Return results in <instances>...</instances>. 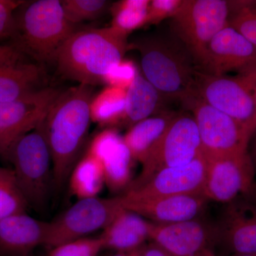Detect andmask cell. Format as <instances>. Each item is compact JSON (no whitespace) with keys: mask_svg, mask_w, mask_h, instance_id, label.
I'll return each instance as SVG.
<instances>
[{"mask_svg":"<svg viewBox=\"0 0 256 256\" xmlns=\"http://www.w3.org/2000/svg\"><path fill=\"white\" fill-rule=\"evenodd\" d=\"M150 239L172 256H217L216 225L195 218L170 224L152 223Z\"/></svg>","mask_w":256,"mask_h":256,"instance_id":"4fadbf2b","label":"cell"},{"mask_svg":"<svg viewBox=\"0 0 256 256\" xmlns=\"http://www.w3.org/2000/svg\"><path fill=\"white\" fill-rule=\"evenodd\" d=\"M120 196L79 200L53 222H48L44 246L48 248L104 230L124 210Z\"/></svg>","mask_w":256,"mask_h":256,"instance_id":"9c48e42d","label":"cell"},{"mask_svg":"<svg viewBox=\"0 0 256 256\" xmlns=\"http://www.w3.org/2000/svg\"><path fill=\"white\" fill-rule=\"evenodd\" d=\"M22 53L12 45H0V65L23 60Z\"/></svg>","mask_w":256,"mask_h":256,"instance_id":"836d02e7","label":"cell"},{"mask_svg":"<svg viewBox=\"0 0 256 256\" xmlns=\"http://www.w3.org/2000/svg\"><path fill=\"white\" fill-rule=\"evenodd\" d=\"M220 242L233 254H256V204L248 198L227 204L216 224Z\"/></svg>","mask_w":256,"mask_h":256,"instance_id":"ac0fdd59","label":"cell"},{"mask_svg":"<svg viewBox=\"0 0 256 256\" xmlns=\"http://www.w3.org/2000/svg\"><path fill=\"white\" fill-rule=\"evenodd\" d=\"M28 207L13 170L0 168V220L26 213Z\"/></svg>","mask_w":256,"mask_h":256,"instance_id":"4316f807","label":"cell"},{"mask_svg":"<svg viewBox=\"0 0 256 256\" xmlns=\"http://www.w3.org/2000/svg\"><path fill=\"white\" fill-rule=\"evenodd\" d=\"M86 152L102 164L106 186L116 192L127 190L132 182L133 158L124 137L116 128H108L98 132L89 141Z\"/></svg>","mask_w":256,"mask_h":256,"instance_id":"e0dca14e","label":"cell"},{"mask_svg":"<svg viewBox=\"0 0 256 256\" xmlns=\"http://www.w3.org/2000/svg\"><path fill=\"white\" fill-rule=\"evenodd\" d=\"M48 228V222L26 213L0 220V256H32L44 246Z\"/></svg>","mask_w":256,"mask_h":256,"instance_id":"d6986e66","label":"cell"},{"mask_svg":"<svg viewBox=\"0 0 256 256\" xmlns=\"http://www.w3.org/2000/svg\"><path fill=\"white\" fill-rule=\"evenodd\" d=\"M256 67L236 76H215L198 70V98L238 121L252 138L256 130Z\"/></svg>","mask_w":256,"mask_h":256,"instance_id":"8992f818","label":"cell"},{"mask_svg":"<svg viewBox=\"0 0 256 256\" xmlns=\"http://www.w3.org/2000/svg\"><path fill=\"white\" fill-rule=\"evenodd\" d=\"M230 6L224 0H183L173 15L176 36L202 68L212 38L228 25Z\"/></svg>","mask_w":256,"mask_h":256,"instance_id":"52a82bcc","label":"cell"},{"mask_svg":"<svg viewBox=\"0 0 256 256\" xmlns=\"http://www.w3.org/2000/svg\"><path fill=\"white\" fill-rule=\"evenodd\" d=\"M206 159L202 194L207 200L228 204L252 191L256 171L248 152L206 156Z\"/></svg>","mask_w":256,"mask_h":256,"instance_id":"8fae6325","label":"cell"},{"mask_svg":"<svg viewBox=\"0 0 256 256\" xmlns=\"http://www.w3.org/2000/svg\"><path fill=\"white\" fill-rule=\"evenodd\" d=\"M254 136H255V138H254V143H252V152L249 153V154H250V158H252L256 171V130Z\"/></svg>","mask_w":256,"mask_h":256,"instance_id":"8d00e7d4","label":"cell"},{"mask_svg":"<svg viewBox=\"0 0 256 256\" xmlns=\"http://www.w3.org/2000/svg\"><path fill=\"white\" fill-rule=\"evenodd\" d=\"M144 246L136 249V250H130V252H114L110 256H143V248Z\"/></svg>","mask_w":256,"mask_h":256,"instance_id":"d590c367","label":"cell"},{"mask_svg":"<svg viewBox=\"0 0 256 256\" xmlns=\"http://www.w3.org/2000/svg\"><path fill=\"white\" fill-rule=\"evenodd\" d=\"M255 102H256V90L255 92Z\"/></svg>","mask_w":256,"mask_h":256,"instance_id":"ab89813d","label":"cell"},{"mask_svg":"<svg viewBox=\"0 0 256 256\" xmlns=\"http://www.w3.org/2000/svg\"><path fill=\"white\" fill-rule=\"evenodd\" d=\"M202 153L201 140L193 116L176 114L142 163L140 174L126 191L139 188L160 170L188 164Z\"/></svg>","mask_w":256,"mask_h":256,"instance_id":"ba28073f","label":"cell"},{"mask_svg":"<svg viewBox=\"0 0 256 256\" xmlns=\"http://www.w3.org/2000/svg\"><path fill=\"white\" fill-rule=\"evenodd\" d=\"M66 18L73 24L100 18L110 8L106 0H63L60 1Z\"/></svg>","mask_w":256,"mask_h":256,"instance_id":"f1b7e54d","label":"cell"},{"mask_svg":"<svg viewBox=\"0 0 256 256\" xmlns=\"http://www.w3.org/2000/svg\"><path fill=\"white\" fill-rule=\"evenodd\" d=\"M256 67V46L228 24L208 44L202 72L224 76L227 72L242 73Z\"/></svg>","mask_w":256,"mask_h":256,"instance_id":"2e32d148","label":"cell"},{"mask_svg":"<svg viewBox=\"0 0 256 256\" xmlns=\"http://www.w3.org/2000/svg\"><path fill=\"white\" fill-rule=\"evenodd\" d=\"M150 3L149 0H122L112 4L110 26L128 35L144 26L148 22Z\"/></svg>","mask_w":256,"mask_h":256,"instance_id":"484cf974","label":"cell"},{"mask_svg":"<svg viewBox=\"0 0 256 256\" xmlns=\"http://www.w3.org/2000/svg\"><path fill=\"white\" fill-rule=\"evenodd\" d=\"M140 53L143 76L166 98L186 102L196 95L200 66L191 52L178 38H144L134 44Z\"/></svg>","mask_w":256,"mask_h":256,"instance_id":"277c9868","label":"cell"},{"mask_svg":"<svg viewBox=\"0 0 256 256\" xmlns=\"http://www.w3.org/2000/svg\"><path fill=\"white\" fill-rule=\"evenodd\" d=\"M126 92L124 89L107 86L94 96L90 106L92 122L106 128L120 126L126 110Z\"/></svg>","mask_w":256,"mask_h":256,"instance_id":"d4e9b609","label":"cell"},{"mask_svg":"<svg viewBox=\"0 0 256 256\" xmlns=\"http://www.w3.org/2000/svg\"><path fill=\"white\" fill-rule=\"evenodd\" d=\"M143 256H172L166 252L162 248L156 245L154 242H152L143 248Z\"/></svg>","mask_w":256,"mask_h":256,"instance_id":"e575fe53","label":"cell"},{"mask_svg":"<svg viewBox=\"0 0 256 256\" xmlns=\"http://www.w3.org/2000/svg\"><path fill=\"white\" fill-rule=\"evenodd\" d=\"M206 172V156L202 152L188 164L160 170L139 188L128 190L124 194L138 198L203 195Z\"/></svg>","mask_w":256,"mask_h":256,"instance_id":"5bb4252c","label":"cell"},{"mask_svg":"<svg viewBox=\"0 0 256 256\" xmlns=\"http://www.w3.org/2000/svg\"><path fill=\"white\" fill-rule=\"evenodd\" d=\"M152 223L124 208L114 217L99 236L105 249L114 252H130L144 246Z\"/></svg>","mask_w":256,"mask_h":256,"instance_id":"ffe728a7","label":"cell"},{"mask_svg":"<svg viewBox=\"0 0 256 256\" xmlns=\"http://www.w3.org/2000/svg\"><path fill=\"white\" fill-rule=\"evenodd\" d=\"M24 1L0 0V38L9 36L16 10Z\"/></svg>","mask_w":256,"mask_h":256,"instance_id":"d6a6232c","label":"cell"},{"mask_svg":"<svg viewBox=\"0 0 256 256\" xmlns=\"http://www.w3.org/2000/svg\"><path fill=\"white\" fill-rule=\"evenodd\" d=\"M92 86L79 84L60 92L44 119L54 186L62 188L88 144Z\"/></svg>","mask_w":256,"mask_h":256,"instance_id":"6da1fadb","label":"cell"},{"mask_svg":"<svg viewBox=\"0 0 256 256\" xmlns=\"http://www.w3.org/2000/svg\"><path fill=\"white\" fill-rule=\"evenodd\" d=\"M128 35L112 26L76 30L56 55L54 62L63 76L79 84H104L109 69L124 60Z\"/></svg>","mask_w":256,"mask_h":256,"instance_id":"7a4b0ae2","label":"cell"},{"mask_svg":"<svg viewBox=\"0 0 256 256\" xmlns=\"http://www.w3.org/2000/svg\"><path fill=\"white\" fill-rule=\"evenodd\" d=\"M68 183L70 192L78 200L98 196L106 185L102 164L85 152L72 170Z\"/></svg>","mask_w":256,"mask_h":256,"instance_id":"cb8c5ba5","label":"cell"},{"mask_svg":"<svg viewBox=\"0 0 256 256\" xmlns=\"http://www.w3.org/2000/svg\"><path fill=\"white\" fill-rule=\"evenodd\" d=\"M44 122L20 138L8 156L28 207L37 212L46 210L54 185L52 154Z\"/></svg>","mask_w":256,"mask_h":256,"instance_id":"5b68a950","label":"cell"},{"mask_svg":"<svg viewBox=\"0 0 256 256\" xmlns=\"http://www.w3.org/2000/svg\"><path fill=\"white\" fill-rule=\"evenodd\" d=\"M176 114L162 112L138 122L124 136L133 160L142 164Z\"/></svg>","mask_w":256,"mask_h":256,"instance_id":"603a6c76","label":"cell"},{"mask_svg":"<svg viewBox=\"0 0 256 256\" xmlns=\"http://www.w3.org/2000/svg\"><path fill=\"white\" fill-rule=\"evenodd\" d=\"M183 0H152L148 10L146 24H156L165 18H172Z\"/></svg>","mask_w":256,"mask_h":256,"instance_id":"1f68e13d","label":"cell"},{"mask_svg":"<svg viewBox=\"0 0 256 256\" xmlns=\"http://www.w3.org/2000/svg\"><path fill=\"white\" fill-rule=\"evenodd\" d=\"M119 196L124 208L156 224H176L198 218L208 201L202 194L138 198L124 194Z\"/></svg>","mask_w":256,"mask_h":256,"instance_id":"9a60e30c","label":"cell"},{"mask_svg":"<svg viewBox=\"0 0 256 256\" xmlns=\"http://www.w3.org/2000/svg\"><path fill=\"white\" fill-rule=\"evenodd\" d=\"M60 90L44 88L28 95L0 102V156L8 160L15 142L44 120Z\"/></svg>","mask_w":256,"mask_h":256,"instance_id":"7c38bea8","label":"cell"},{"mask_svg":"<svg viewBox=\"0 0 256 256\" xmlns=\"http://www.w3.org/2000/svg\"><path fill=\"white\" fill-rule=\"evenodd\" d=\"M76 30L60 0L24 1L15 12L9 36L23 54L45 63L54 62L60 47Z\"/></svg>","mask_w":256,"mask_h":256,"instance_id":"3957f363","label":"cell"},{"mask_svg":"<svg viewBox=\"0 0 256 256\" xmlns=\"http://www.w3.org/2000/svg\"><path fill=\"white\" fill-rule=\"evenodd\" d=\"M230 256H256V254H232Z\"/></svg>","mask_w":256,"mask_h":256,"instance_id":"f35d334b","label":"cell"},{"mask_svg":"<svg viewBox=\"0 0 256 256\" xmlns=\"http://www.w3.org/2000/svg\"><path fill=\"white\" fill-rule=\"evenodd\" d=\"M229 26L256 46V1H229Z\"/></svg>","mask_w":256,"mask_h":256,"instance_id":"83f0119b","label":"cell"},{"mask_svg":"<svg viewBox=\"0 0 256 256\" xmlns=\"http://www.w3.org/2000/svg\"><path fill=\"white\" fill-rule=\"evenodd\" d=\"M139 74L132 60L124 58L109 69L104 76V84L127 90Z\"/></svg>","mask_w":256,"mask_h":256,"instance_id":"4dcf8cb0","label":"cell"},{"mask_svg":"<svg viewBox=\"0 0 256 256\" xmlns=\"http://www.w3.org/2000/svg\"><path fill=\"white\" fill-rule=\"evenodd\" d=\"M164 96L140 74L126 92V110L120 126L131 128L143 120L156 116Z\"/></svg>","mask_w":256,"mask_h":256,"instance_id":"7402d4cb","label":"cell"},{"mask_svg":"<svg viewBox=\"0 0 256 256\" xmlns=\"http://www.w3.org/2000/svg\"><path fill=\"white\" fill-rule=\"evenodd\" d=\"M193 112L206 156L248 152L250 137L246 130L232 117L194 96L188 102Z\"/></svg>","mask_w":256,"mask_h":256,"instance_id":"30bf717a","label":"cell"},{"mask_svg":"<svg viewBox=\"0 0 256 256\" xmlns=\"http://www.w3.org/2000/svg\"><path fill=\"white\" fill-rule=\"evenodd\" d=\"M246 198L250 200V201L254 202L256 204V182L254 184V186H252V191L250 192V193L246 195Z\"/></svg>","mask_w":256,"mask_h":256,"instance_id":"74e56055","label":"cell"},{"mask_svg":"<svg viewBox=\"0 0 256 256\" xmlns=\"http://www.w3.org/2000/svg\"><path fill=\"white\" fill-rule=\"evenodd\" d=\"M42 70L24 60L0 65V102L18 100L38 90Z\"/></svg>","mask_w":256,"mask_h":256,"instance_id":"44dd1931","label":"cell"},{"mask_svg":"<svg viewBox=\"0 0 256 256\" xmlns=\"http://www.w3.org/2000/svg\"><path fill=\"white\" fill-rule=\"evenodd\" d=\"M104 250L100 236L85 237L52 248L46 256H99Z\"/></svg>","mask_w":256,"mask_h":256,"instance_id":"f546056e","label":"cell"}]
</instances>
